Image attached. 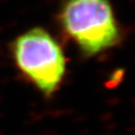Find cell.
<instances>
[{"label": "cell", "instance_id": "cell-1", "mask_svg": "<svg viewBox=\"0 0 135 135\" xmlns=\"http://www.w3.org/2000/svg\"><path fill=\"white\" fill-rule=\"evenodd\" d=\"M56 20L63 35L86 57L116 46L122 39L111 0H62Z\"/></svg>", "mask_w": 135, "mask_h": 135}, {"label": "cell", "instance_id": "cell-2", "mask_svg": "<svg viewBox=\"0 0 135 135\" xmlns=\"http://www.w3.org/2000/svg\"><path fill=\"white\" fill-rule=\"evenodd\" d=\"M15 68L26 82L51 98L59 89L66 74L62 47L49 31L40 26L27 29L10 44Z\"/></svg>", "mask_w": 135, "mask_h": 135}]
</instances>
